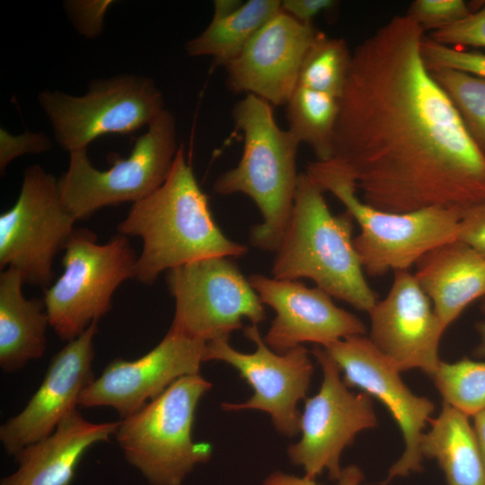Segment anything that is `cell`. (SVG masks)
I'll return each instance as SVG.
<instances>
[{"label":"cell","instance_id":"cell-31","mask_svg":"<svg viewBox=\"0 0 485 485\" xmlns=\"http://www.w3.org/2000/svg\"><path fill=\"white\" fill-rule=\"evenodd\" d=\"M428 37L449 47L485 48V4L466 17L432 31Z\"/></svg>","mask_w":485,"mask_h":485},{"label":"cell","instance_id":"cell-7","mask_svg":"<svg viewBox=\"0 0 485 485\" xmlns=\"http://www.w3.org/2000/svg\"><path fill=\"white\" fill-rule=\"evenodd\" d=\"M181 145L174 115L164 110L138 137L127 158L110 155L112 165L96 169L86 150L69 153L67 171L57 179L62 202L77 220L123 202H138L168 178Z\"/></svg>","mask_w":485,"mask_h":485},{"label":"cell","instance_id":"cell-11","mask_svg":"<svg viewBox=\"0 0 485 485\" xmlns=\"http://www.w3.org/2000/svg\"><path fill=\"white\" fill-rule=\"evenodd\" d=\"M58 181L40 165L25 169L14 205L0 216V269H17L23 283L47 289L53 262L75 230Z\"/></svg>","mask_w":485,"mask_h":485},{"label":"cell","instance_id":"cell-22","mask_svg":"<svg viewBox=\"0 0 485 485\" xmlns=\"http://www.w3.org/2000/svg\"><path fill=\"white\" fill-rule=\"evenodd\" d=\"M22 274L6 268L0 273V366L5 373L40 358L47 348L49 325L43 299H27Z\"/></svg>","mask_w":485,"mask_h":485},{"label":"cell","instance_id":"cell-2","mask_svg":"<svg viewBox=\"0 0 485 485\" xmlns=\"http://www.w3.org/2000/svg\"><path fill=\"white\" fill-rule=\"evenodd\" d=\"M117 229L119 234L142 239L135 278L145 285H152L164 270L248 252L246 245L229 239L216 225L182 145L164 183L134 203Z\"/></svg>","mask_w":485,"mask_h":485},{"label":"cell","instance_id":"cell-28","mask_svg":"<svg viewBox=\"0 0 485 485\" xmlns=\"http://www.w3.org/2000/svg\"><path fill=\"white\" fill-rule=\"evenodd\" d=\"M429 71L485 156V78L454 69Z\"/></svg>","mask_w":485,"mask_h":485},{"label":"cell","instance_id":"cell-25","mask_svg":"<svg viewBox=\"0 0 485 485\" xmlns=\"http://www.w3.org/2000/svg\"><path fill=\"white\" fill-rule=\"evenodd\" d=\"M285 106L287 129L313 151L317 161L331 160L340 98L297 85Z\"/></svg>","mask_w":485,"mask_h":485},{"label":"cell","instance_id":"cell-21","mask_svg":"<svg viewBox=\"0 0 485 485\" xmlns=\"http://www.w3.org/2000/svg\"><path fill=\"white\" fill-rule=\"evenodd\" d=\"M415 266L414 278L445 329L485 296V258L457 239L433 248Z\"/></svg>","mask_w":485,"mask_h":485},{"label":"cell","instance_id":"cell-15","mask_svg":"<svg viewBox=\"0 0 485 485\" xmlns=\"http://www.w3.org/2000/svg\"><path fill=\"white\" fill-rule=\"evenodd\" d=\"M207 343L168 331L144 356L116 358L82 392L78 405L110 407L127 418L160 395L177 379L199 374Z\"/></svg>","mask_w":485,"mask_h":485},{"label":"cell","instance_id":"cell-14","mask_svg":"<svg viewBox=\"0 0 485 485\" xmlns=\"http://www.w3.org/2000/svg\"><path fill=\"white\" fill-rule=\"evenodd\" d=\"M323 349L343 374L345 384L383 402L401 429L405 449L390 468L385 483L396 477L421 472L420 441L435 410L434 403L411 392L401 380V371L365 335L334 341Z\"/></svg>","mask_w":485,"mask_h":485},{"label":"cell","instance_id":"cell-39","mask_svg":"<svg viewBox=\"0 0 485 485\" xmlns=\"http://www.w3.org/2000/svg\"><path fill=\"white\" fill-rule=\"evenodd\" d=\"M476 329L480 335V342L474 348L473 354L478 357H485V320L478 322Z\"/></svg>","mask_w":485,"mask_h":485},{"label":"cell","instance_id":"cell-10","mask_svg":"<svg viewBox=\"0 0 485 485\" xmlns=\"http://www.w3.org/2000/svg\"><path fill=\"white\" fill-rule=\"evenodd\" d=\"M166 282L174 298L170 331L206 343L229 340L242 329L243 319L259 325L266 311L258 294L226 257L197 260L167 271Z\"/></svg>","mask_w":485,"mask_h":485},{"label":"cell","instance_id":"cell-4","mask_svg":"<svg viewBox=\"0 0 485 485\" xmlns=\"http://www.w3.org/2000/svg\"><path fill=\"white\" fill-rule=\"evenodd\" d=\"M232 116L243 134L242 154L236 166L216 178L213 190L220 195L250 197L262 216L251 229L250 242L260 250L276 252L294 208L300 143L277 124L273 106L255 95L238 101Z\"/></svg>","mask_w":485,"mask_h":485},{"label":"cell","instance_id":"cell-27","mask_svg":"<svg viewBox=\"0 0 485 485\" xmlns=\"http://www.w3.org/2000/svg\"><path fill=\"white\" fill-rule=\"evenodd\" d=\"M431 377L443 402L467 417L485 410V361L467 357L453 363L441 360Z\"/></svg>","mask_w":485,"mask_h":485},{"label":"cell","instance_id":"cell-6","mask_svg":"<svg viewBox=\"0 0 485 485\" xmlns=\"http://www.w3.org/2000/svg\"><path fill=\"white\" fill-rule=\"evenodd\" d=\"M211 387L200 374L182 376L119 421L118 445L150 485H181L210 459L211 446L193 441L192 427L197 406Z\"/></svg>","mask_w":485,"mask_h":485},{"label":"cell","instance_id":"cell-8","mask_svg":"<svg viewBox=\"0 0 485 485\" xmlns=\"http://www.w3.org/2000/svg\"><path fill=\"white\" fill-rule=\"evenodd\" d=\"M64 250V272L45 289L43 300L49 326L68 342L110 310L118 287L135 278L138 256L127 236L100 244L84 228H75Z\"/></svg>","mask_w":485,"mask_h":485},{"label":"cell","instance_id":"cell-32","mask_svg":"<svg viewBox=\"0 0 485 485\" xmlns=\"http://www.w3.org/2000/svg\"><path fill=\"white\" fill-rule=\"evenodd\" d=\"M51 147V141L44 133L27 131L18 136L0 129V170L1 174L14 158L26 154H40Z\"/></svg>","mask_w":485,"mask_h":485},{"label":"cell","instance_id":"cell-30","mask_svg":"<svg viewBox=\"0 0 485 485\" xmlns=\"http://www.w3.org/2000/svg\"><path fill=\"white\" fill-rule=\"evenodd\" d=\"M471 13L463 0H416L410 4L406 15L414 20L424 31H435Z\"/></svg>","mask_w":485,"mask_h":485},{"label":"cell","instance_id":"cell-3","mask_svg":"<svg viewBox=\"0 0 485 485\" xmlns=\"http://www.w3.org/2000/svg\"><path fill=\"white\" fill-rule=\"evenodd\" d=\"M353 218L334 215L323 190L299 173L291 219L276 251L271 274L278 279L306 278L331 297L369 312L377 302L355 249Z\"/></svg>","mask_w":485,"mask_h":485},{"label":"cell","instance_id":"cell-29","mask_svg":"<svg viewBox=\"0 0 485 485\" xmlns=\"http://www.w3.org/2000/svg\"><path fill=\"white\" fill-rule=\"evenodd\" d=\"M421 54L427 67L454 69L485 78V54L442 45L425 36Z\"/></svg>","mask_w":485,"mask_h":485},{"label":"cell","instance_id":"cell-9","mask_svg":"<svg viewBox=\"0 0 485 485\" xmlns=\"http://www.w3.org/2000/svg\"><path fill=\"white\" fill-rule=\"evenodd\" d=\"M38 99L57 143L69 153L86 150L104 135H125L148 127L165 110L154 80L136 75L94 80L82 96L44 91Z\"/></svg>","mask_w":485,"mask_h":485},{"label":"cell","instance_id":"cell-40","mask_svg":"<svg viewBox=\"0 0 485 485\" xmlns=\"http://www.w3.org/2000/svg\"><path fill=\"white\" fill-rule=\"evenodd\" d=\"M481 308V311L485 313V296L482 298Z\"/></svg>","mask_w":485,"mask_h":485},{"label":"cell","instance_id":"cell-19","mask_svg":"<svg viewBox=\"0 0 485 485\" xmlns=\"http://www.w3.org/2000/svg\"><path fill=\"white\" fill-rule=\"evenodd\" d=\"M93 322L76 339L68 341L51 359L38 390L17 415L0 428L5 452L15 456L26 446L49 436L60 421L76 409L84 390L94 380Z\"/></svg>","mask_w":485,"mask_h":485},{"label":"cell","instance_id":"cell-26","mask_svg":"<svg viewBox=\"0 0 485 485\" xmlns=\"http://www.w3.org/2000/svg\"><path fill=\"white\" fill-rule=\"evenodd\" d=\"M351 56L344 39L318 31L302 63L297 85L340 99Z\"/></svg>","mask_w":485,"mask_h":485},{"label":"cell","instance_id":"cell-38","mask_svg":"<svg viewBox=\"0 0 485 485\" xmlns=\"http://www.w3.org/2000/svg\"><path fill=\"white\" fill-rule=\"evenodd\" d=\"M473 430L485 464V410L473 417Z\"/></svg>","mask_w":485,"mask_h":485},{"label":"cell","instance_id":"cell-17","mask_svg":"<svg viewBox=\"0 0 485 485\" xmlns=\"http://www.w3.org/2000/svg\"><path fill=\"white\" fill-rule=\"evenodd\" d=\"M248 280L261 303L276 313L263 339L278 354L304 343L324 348L334 341L366 333L358 317L338 307L332 297L317 287H308L298 280L261 274H252Z\"/></svg>","mask_w":485,"mask_h":485},{"label":"cell","instance_id":"cell-5","mask_svg":"<svg viewBox=\"0 0 485 485\" xmlns=\"http://www.w3.org/2000/svg\"><path fill=\"white\" fill-rule=\"evenodd\" d=\"M306 172L345 207L360 227L353 242L365 273L380 277L409 270L433 248L457 239L463 209L428 207L409 213L383 211L357 195L353 176L333 160L311 163Z\"/></svg>","mask_w":485,"mask_h":485},{"label":"cell","instance_id":"cell-16","mask_svg":"<svg viewBox=\"0 0 485 485\" xmlns=\"http://www.w3.org/2000/svg\"><path fill=\"white\" fill-rule=\"evenodd\" d=\"M389 292L368 312L369 340L401 372L418 368L430 377L446 330L409 270L394 271Z\"/></svg>","mask_w":485,"mask_h":485},{"label":"cell","instance_id":"cell-37","mask_svg":"<svg viewBox=\"0 0 485 485\" xmlns=\"http://www.w3.org/2000/svg\"><path fill=\"white\" fill-rule=\"evenodd\" d=\"M363 480L364 475L360 468L349 465L342 469L337 481L338 485H359Z\"/></svg>","mask_w":485,"mask_h":485},{"label":"cell","instance_id":"cell-13","mask_svg":"<svg viewBox=\"0 0 485 485\" xmlns=\"http://www.w3.org/2000/svg\"><path fill=\"white\" fill-rule=\"evenodd\" d=\"M243 333L255 345L251 353L234 348L227 339L207 343L205 362L215 360L230 365L253 390L247 401L224 402L222 409L266 412L278 433L288 437L296 436L301 418L297 404L305 400L313 373L309 350L301 345L278 354L266 344L258 325L246 326Z\"/></svg>","mask_w":485,"mask_h":485},{"label":"cell","instance_id":"cell-12","mask_svg":"<svg viewBox=\"0 0 485 485\" xmlns=\"http://www.w3.org/2000/svg\"><path fill=\"white\" fill-rule=\"evenodd\" d=\"M311 354L322 368V381L318 392L305 399L301 438L288 446L287 454L292 463L303 468L304 476L316 479L326 471L337 481L342 452L359 432L375 428L377 418L371 396L349 390L323 348L315 345Z\"/></svg>","mask_w":485,"mask_h":485},{"label":"cell","instance_id":"cell-20","mask_svg":"<svg viewBox=\"0 0 485 485\" xmlns=\"http://www.w3.org/2000/svg\"><path fill=\"white\" fill-rule=\"evenodd\" d=\"M119 423L90 422L74 410L49 436L14 456L18 468L0 485H69L85 452L95 444L109 441Z\"/></svg>","mask_w":485,"mask_h":485},{"label":"cell","instance_id":"cell-24","mask_svg":"<svg viewBox=\"0 0 485 485\" xmlns=\"http://www.w3.org/2000/svg\"><path fill=\"white\" fill-rule=\"evenodd\" d=\"M280 11L279 0H249L231 15L211 19L199 35L185 44V51L190 57H210L215 66L225 67Z\"/></svg>","mask_w":485,"mask_h":485},{"label":"cell","instance_id":"cell-35","mask_svg":"<svg viewBox=\"0 0 485 485\" xmlns=\"http://www.w3.org/2000/svg\"><path fill=\"white\" fill-rule=\"evenodd\" d=\"M262 485H322L316 481V479L306 476H295L277 471L269 474L262 482Z\"/></svg>","mask_w":485,"mask_h":485},{"label":"cell","instance_id":"cell-33","mask_svg":"<svg viewBox=\"0 0 485 485\" xmlns=\"http://www.w3.org/2000/svg\"><path fill=\"white\" fill-rule=\"evenodd\" d=\"M457 240L485 258V201L463 209Z\"/></svg>","mask_w":485,"mask_h":485},{"label":"cell","instance_id":"cell-18","mask_svg":"<svg viewBox=\"0 0 485 485\" xmlns=\"http://www.w3.org/2000/svg\"><path fill=\"white\" fill-rule=\"evenodd\" d=\"M317 33L313 25L301 23L280 11L225 66L228 88L255 95L273 107L286 105Z\"/></svg>","mask_w":485,"mask_h":485},{"label":"cell","instance_id":"cell-34","mask_svg":"<svg viewBox=\"0 0 485 485\" xmlns=\"http://www.w3.org/2000/svg\"><path fill=\"white\" fill-rule=\"evenodd\" d=\"M338 4L334 0H283L281 11L305 25H313V20L323 12L331 11Z\"/></svg>","mask_w":485,"mask_h":485},{"label":"cell","instance_id":"cell-23","mask_svg":"<svg viewBox=\"0 0 485 485\" xmlns=\"http://www.w3.org/2000/svg\"><path fill=\"white\" fill-rule=\"evenodd\" d=\"M420 441L422 458L435 459L447 485H485V464L468 417L443 402Z\"/></svg>","mask_w":485,"mask_h":485},{"label":"cell","instance_id":"cell-1","mask_svg":"<svg viewBox=\"0 0 485 485\" xmlns=\"http://www.w3.org/2000/svg\"><path fill=\"white\" fill-rule=\"evenodd\" d=\"M424 37L393 16L353 50L340 99L331 160L383 211L485 201V156L427 67Z\"/></svg>","mask_w":485,"mask_h":485},{"label":"cell","instance_id":"cell-36","mask_svg":"<svg viewBox=\"0 0 485 485\" xmlns=\"http://www.w3.org/2000/svg\"><path fill=\"white\" fill-rule=\"evenodd\" d=\"M240 0H215L212 19H222L235 13L242 5Z\"/></svg>","mask_w":485,"mask_h":485}]
</instances>
